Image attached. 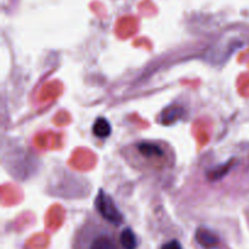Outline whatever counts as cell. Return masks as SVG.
<instances>
[{
  "label": "cell",
  "instance_id": "cell-1",
  "mask_svg": "<svg viewBox=\"0 0 249 249\" xmlns=\"http://www.w3.org/2000/svg\"><path fill=\"white\" fill-rule=\"evenodd\" d=\"M121 155L133 169L148 175L172 170L177 158L172 146L162 140H138L124 146Z\"/></svg>",
  "mask_w": 249,
  "mask_h": 249
},
{
  "label": "cell",
  "instance_id": "cell-2",
  "mask_svg": "<svg viewBox=\"0 0 249 249\" xmlns=\"http://www.w3.org/2000/svg\"><path fill=\"white\" fill-rule=\"evenodd\" d=\"M117 228L99 213L89 214L73 235L71 249H124Z\"/></svg>",
  "mask_w": 249,
  "mask_h": 249
},
{
  "label": "cell",
  "instance_id": "cell-3",
  "mask_svg": "<svg viewBox=\"0 0 249 249\" xmlns=\"http://www.w3.org/2000/svg\"><path fill=\"white\" fill-rule=\"evenodd\" d=\"M96 208L97 213L108 223L116 226H119L123 223V215L121 214V212L114 206L113 201L108 196H106L104 192H101L96 198Z\"/></svg>",
  "mask_w": 249,
  "mask_h": 249
},
{
  "label": "cell",
  "instance_id": "cell-4",
  "mask_svg": "<svg viewBox=\"0 0 249 249\" xmlns=\"http://www.w3.org/2000/svg\"><path fill=\"white\" fill-rule=\"evenodd\" d=\"M92 133L97 138L106 139L111 134V125L105 118H97L94 126H92Z\"/></svg>",
  "mask_w": 249,
  "mask_h": 249
},
{
  "label": "cell",
  "instance_id": "cell-5",
  "mask_svg": "<svg viewBox=\"0 0 249 249\" xmlns=\"http://www.w3.org/2000/svg\"><path fill=\"white\" fill-rule=\"evenodd\" d=\"M121 241L124 249H136L138 248V241L136 235L133 232L130 228H125L121 232Z\"/></svg>",
  "mask_w": 249,
  "mask_h": 249
},
{
  "label": "cell",
  "instance_id": "cell-6",
  "mask_svg": "<svg viewBox=\"0 0 249 249\" xmlns=\"http://www.w3.org/2000/svg\"><path fill=\"white\" fill-rule=\"evenodd\" d=\"M160 249H182V247L178 241H170V242L164 243Z\"/></svg>",
  "mask_w": 249,
  "mask_h": 249
}]
</instances>
